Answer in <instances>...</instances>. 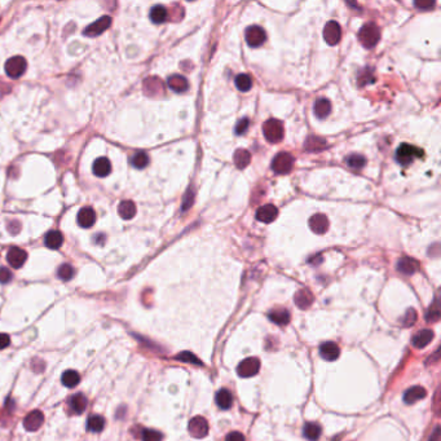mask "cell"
Masks as SVG:
<instances>
[{"mask_svg":"<svg viewBox=\"0 0 441 441\" xmlns=\"http://www.w3.org/2000/svg\"><path fill=\"white\" fill-rule=\"evenodd\" d=\"M440 432H441V430H440V427L438 426V427L435 428V431L432 432L431 436H430V440L428 441H440L441 440Z\"/></svg>","mask_w":441,"mask_h":441,"instance_id":"49","label":"cell"},{"mask_svg":"<svg viewBox=\"0 0 441 441\" xmlns=\"http://www.w3.org/2000/svg\"><path fill=\"white\" fill-rule=\"evenodd\" d=\"M347 165L353 170H361L366 165V159L360 154H352L347 158Z\"/></svg>","mask_w":441,"mask_h":441,"instance_id":"36","label":"cell"},{"mask_svg":"<svg viewBox=\"0 0 441 441\" xmlns=\"http://www.w3.org/2000/svg\"><path fill=\"white\" fill-rule=\"evenodd\" d=\"M268 318L279 326H285L290 322V313L285 308H274V309L269 310Z\"/></svg>","mask_w":441,"mask_h":441,"instance_id":"17","label":"cell"},{"mask_svg":"<svg viewBox=\"0 0 441 441\" xmlns=\"http://www.w3.org/2000/svg\"><path fill=\"white\" fill-rule=\"evenodd\" d=\"M418 269V263L410 258H403L397 262V271H400L401 273L407 274V276H410L413 273L417 272Z\"/></svg>","mask_w":441,"mask_h":441,"instance_id":"24","label":"cell"},{"mask_svg":"<svg viewBox=\"0 0 441 441\" xmlns=\"http://www.w3.org/2000/svg\"><path fill=\"white\" fill-rule=\"evenodd\" d=\"M190 435L196 439H204L208 434V422L204 417H194L188 426Z\"/></svg>","mask_w":441,"mask_h":441,"instance_id":"7","label":"cell"},{"mask_svg":"<svg viewBox=\"0 0 441 441\" xmlns=\"http://www.w3.org/2000/svg\"><path fill=\"white\" fill-rule=\"evenodd\" d=\"M62 383H64V386L69 387V388H72V387H75L80 380V376L79 374L74 370H68L62 374V378H61Z\"/></svg>","mask_w":441,"mask_h":441,"instance_id":"33","label":"cell"},{"mask_svg":"<svg viewBox=\"0 0 441 441\" xmlns=\"http://www.w3.org/2000/svg\"><path fill=\"white\" fill-rule=\"evenodd\" d=\"M176 360H179V361H183V362H190V364H197V365H202V361L197 359V356L193 355L192 352H181L179 355L175 357Z\"/></svg>","mask_w":441,"mask_h":441,"instance_id":"39","label":"cell"},{"mask_svg":"<svg viewBox=\"0 0 441 441\" xmlns=\"http://www.w3.org/2000/svg\"><path fill=\"white\" fill-rule=\"evenodd\" d=\"M414 5H415V7L417 8H419V9H426V10H428V9H431V8H434L435 7V3L434 1H415V3H414Z\"/></svg>","mask_w":441,"mask_h":441,"instance_id":"46","label":"cell"},{"mask_svg":"<svg viewBox=\"0 0 441 441\" xmlns=\"http://www.w3.org/2000/svg\"><path fill=\"white\" fill-rule=\"evenodd\" d=\"M278 215V210L273 204H267V206L259 207L256 211V219L262 223H272Z\"/></svg>","mask_w":441,"mask_h":441,"instance_id":"14","label":"cell"},{"mask_svg":"<svg viewBox=\"0 0 441 441\" xmlns=\"http://www.w3.org/2000/svg\"><path fill=\"white\" fill-rule=\"evenodd\" d=\"M260 370V360L258 357H248L238 365L237 373L242 378H251Z\"/></svg>","mask_w":441,"mask_h":441,"instance_id":"5","label":"cell"},{"mask_svg":"<svg viewBox=\"0 0 441 441\" xmlns=\"http://www.w3.org/2000/svg\"><path fill=\"white\" fill-rule=\"evenodd\" d=\"M225 441H245V436L241 432H231L227 436Z\"/></svg>","mask_w":441,"mask_h":441,"instance_id":"45","label":"cell"},{"mask_svg":"<svg viewBox=\"0 0 441 441\" xmlns=\"http://www.w3.org/2000/svg\"><path fill=\"white\" fill-rule=\"evenodd\" d=\"M216 404L217 407H220V409H223V410L231 409L232 404H233V396H232V393L228 390H225V388L219 391V392L216 393Z\"/></svg>","mask_w":441,"mask_h":441,"instance_id":"26","label":"cell"},{"mask_svg":"<svg viewBox=\"0 0 441 441\" xmlns=\"http://www.w3.org/2000/svg\"><path fill=\"white\" fill-rule=\"evenodd\" d=\"M111 25V18L109 16H103V17L99 18L97 21H95L93 24H91L90 26H87L86 30H84V35L87 36H99L101 35L105 30L110 28Z\"/></svg>","mask_w":441,"mask_h":441,"instance_id":"9","label":"cell"},{"mask_svg":"<svg viewBox=\"0 0 441 441\" xmlns=\"http://www.w3.org/2000/svg\"><path fill=\"white\" fill-rule=\"evenodd\" d=\"M263 132L269 142H279L283 138V126L277 119H269L263 124Z\"/></svg>","mask_w":441,"mask_h":441,"instance_id":"3","label":"cell"},{"mask_svg":"<svg viewBox=\"0 0 441 441\" xmlns=\"http://www.w3.org/2000/svg\"><path fill=\"white\" fill-rule=\"evenodd\" d=\"M233 161H235L236 166H237L238 169L243 170L245 167H247L251 162V154L245 150V149H239L237 152L235 153V157H233Z\"/></svg>","mask_w":441,"mask_h":441,"instance_id":"30","label":"cell"},{"mask_svg":"<svg viewBox=\"0 0 441 441\" xmlns=\"http://www.w3.org/2000/svg\"><path fill=\"white\" fill-rule=\"evenodd\" d=\"M111 171V165L110 161L105 157H101V158H97L93 163V173L99 177H105L110 173Z\"/></svg>","mask_w":441,"mask_h":441,"instance_id":"21","label":"cell"},{"mask_svg":"<svg viewBox=\"0 0 441 441\" xmlns=\"http://www.w3.org/2000/svg\"><path fill=\"white\" fill-rule=\"evenodd\" d=\"M193 196H192V192H188V193H186V196H185V202H184L183 204V210H188V208H189V206L190 204H192V202H193Z\"/></svg>","mask_w":441,"mask_h":441,"instance_id":"48","label":"cell"},{"mask_svg":"<svg viewBox=\"0 0 441 441\" xmlns=\"http://www.w3.org/2000/svg\"><path fill=\"white\" fill-rule=\"evenodd\" d=\"M57 274L62 281H70L74 277V268L70 264H62L59 268Z\"/></svg>","mask_w":441,"mask_h":441,"instance_id":"38","label":"cell"},{"mask_svg":"<svg viewBox=\"0 0 441 441\" xmlns=\"http://www.w3.org/2000/svg\"><path fill=\"white\" fill-rule=\"evenodd\" d=\"M320 355L326 361H335V360H338L339 355H340V349L334 341H326L324 344H321Z\"/></svg>","mask_w":441,"mask_h":441,"instance_id":"13","label":"cell"},{"mask_svg":"<svg viewBox=\"0 0 441 441\" xmlns=\"http://www.w3.org/2000/svg\"><path fill=\"white\" fill-rule=\"evenodd\" d=\"M142 441H162V434L155 430H144Z\"/></svg>","mask_w":441,"mask_h":441,"instance_id":"41","label":"cell"},{"mask_svg":"<svg viewBox=\"0 0 441 441\" xmlns=\"http://www.w3.org/2000/svg\"><path fill=\"white\" fill-rule=\"evenodd\" d=\"M105 427V419L101 415H91L88 418L87 428L91 432H101Z\"/></svg>","mask_w":441,"mask_h":441,"instance_id":"32","label":"cell"},{"mask_svg":"<svg viewBox=\"0 0 441 441\" xmlns=\"http://www.w3.org/2000/svg\"><path fill=\"white\" fill-rule=\"evenodd\" d=\"M380 34L379 29L376 28V25L374 24H366L361 28L359 33V39L361 41V44L365 47V48H373L375 47L376 43L379 41Z\"/></svg>","mask_w":441,"mask_h":441,"instance_id":"2","label":"cell"},{"mask_svg":"<svg viewBox=\"0 0 441 441\" xmlns=\"http://www.w3.org/2000/svg\"><path fill=\"white\" fill-rule=\"evenodd\" d=\"M28 259V254L25 250L20 247H12L9 248V251L7 254V260L9 263V266L14 269H18L24 266L25 262Z\"/></svg>","mask_w":441,"mask_h":441,"instance_id":"11","label":"cell"},{"mask_svg":"<svg viewBox=\"0 0 441 441\" xmlns=\"http://www.w3.org/2000/svg\"><path fill=\"white\" fill-rule=\"evenodd\" d=\"M87 405H88V401L83 393H76L70 397L69 409L72 414H76V415L82 414L87 409Z\"/></svg>","mask_w":441,"mask_h":441,"instance_id":"15","label":"cell"},{"mask_svg":"<svg viewBox=\"0 0 441 441\" xmlns=\"http://www.w3.org/2000/svg\"><path fill=\"white\" fill-rule=\"evenodd\" d=\"M331 111V103L326 99H318L314 103V114L317 115L320 119H325Z\"/></svg>","mask_w":441,"mask_h":441,"instance_id":"28","label":"cell"},{"mask_svg":"<svg viewBox=\"0 0 441 441\" xmlns=\"http://www.w3.org/2000/svg\"><path fill=\"white\" fill-rule=\"evenodd\" d=\"M294 300H295V304L300 309H307L313 303V295L308 289H302L295 294Z\"/></svg>","mask_w":441,"mask_h":441,"instance_id":"19","label":"cell"},{"mask_svg":"<svg viewBox=\"0 0 441 441\" xmlns=\"http://www.w3.org/2000/svg\"><path fill=\"white\" fill-rule=\"evenodd\" d=\"M118 214L121 215V217L124 220H131L136 215V204L132 201H123L118 207Z\"/></svg>","mask_w":441,"mask_h":441,"instance_id":"25","label":"cell"},{"mask_svg":"<svg viewBox=\"0 0 441 441\" xmlns=\"http://www.w3.org/2000/svg\"><path fill=\"white\" fill-rule=\"evenodd\" d=\"M10 343V339L7 334H0V349L7 348Z\"/></svg>","mask_w":441,"mask_h":441,"instance_id":"47","label":"cell"},{"mask_svg":"<svg viewBox=\"0 0 441 441\" xmlns=\"http://www.w3.org/2000/svg\"><path fill=\"white\" fill-rule=\"evenodd\" d=\"M149 163V157L146 153L144 152H138L134 155V158H132V165L138 170H142L145 169Z\"/></svg>","mask_w":441,"mask_h":441,"instance_id":"37","label":"cell"},{"mask_svg":"<svg viewBox=\"0 0 441 441\" xmlns=\"http://www.w3.org/2000/svg\"><path fill=\"white\" fill-rule=\"evenodd\" d=\"M26 68H28L26 60L21 56H14L5 62V72L8 74V76L13 78V79L20 78L25 72Z\"/></svg>","mask_w":441,"mask_h":441,"instance_id":"4","label":"cell"},{"mask_svg":"<svg viewBox=\"0 0 441 441\" xmlns=\"http://www.w3.org/2000/svg\"><path fill=\"white\" fill-rule=\"evenodd\" d=\"M422 157H423V150L414 145L401 144L396 150V161L404 167L413 163L415 158H422Z\"/></svg>","mask_w":441,"mask_h":441,"instance_id":"1","label":"cell"},{"mask_svg":"<svg viewBox=\"0 0 441 441\" xmlns=\"http://www.w3.org/2000/svg\"><path fill=\"white\" fill-rule=\"evenodd\" d=\"M248 124H250L248 118H243V119H241V121L238 122L237 127H236V134L242 135L243 132H246V130L248 128Z\"/></svg>","mask_w":441,"mask_h":441,"instance_id":"44","label":"cell"},{"mask_svg":"<svg viewBox=\"0 0 441 441\" xmlns=\"http://www.w3.org/2000/svg\"><path fill=\"white\" fill-rule=\"evenodd\" d=\"M324 38L326 43L330 45L338 44L341 38L340 26L335 21H330L324 29Z\"/></svg>","mask_w":441,"mask_h":441,"instance_id":"10","label":"cell"},{"mask_svg":"<svg viewBox=\"0 0 441 441\" xmlns=\"http://www.w3.org/2000/svg\"><path fill=\"white\" fill-rule=\"evenodd\" d=\"M236 86L239 91L242 92H247V91L251 90L252 87V80L251 78L247 75V74H241L236 78Z\"/></svg>","mask_w":441,"mask_h":441,"instance_id":"34","label":"cell"},{"mask_svg":"<svg viewBox=\"0 0 441 441\" xmlns=\"http://www.w3.org/2000/svg\"><path fill=\"white\" fill-rule=\"evenodd\" d=\"M434 339V333L428 329H424V330L418 331L417 334L414 335L413 338V345L415 348H424L426 345H428Z\"/></svg>","mask_w":441,"mask_h":441,"instance_id":"20","label":"cell"},{"mask_svg":"<svg viewBox=\"0 0 441 441\" xmlns=\"http://www.w3.org/2000/svg\"><path fill=\"white\" fill-rule=\"evenodd\" d=\"M12 279V272L8 268H0V283H8Z\"/></svg>","mask_w":441,"mask_h":441,"instance_id":"43","label":"cell"},{"mask_svg":"<svg viewBox=\"0 0 441 441\" xmlns=\"http://www.w3.org/2000/svg\"><path fill=\"white\" fill-rule=\"evenodd\" d=\"M96 221V214L91 207H84L78 214V224L82 228H91Z\"/></svg>","mask_w":441,"mask_h":441,"instance_id":"18","label":"cell"},{"mask_svg":"<svg viewBox=\"0 0 441 441\" xmlns=\"http://www.w3.org/2000/svg\"><path fill=\"white\" fill-rule=\"evenodd\" d=\"M169 17V13H167V9L162 5H155L150 10V20L154 22V24H163Z\"/></svg>","mask_w":441,"mask_h":441,"instance_id":"31","label":"cell"},{"mask_svg":"<svg viewBox=\"0 0 441 441\" xmlns=\"http://www.w3.org/2000/svg\"><path fill=\"white\" fill-rule=\"evenodd\" d=\"M334 441H338V439H334Z\"/></svg>","mask_w":441,"mask_h":441,"instance_id":"50","label":"cell"},{"mask_svg":"<svg viewBox=\"0 0 441 441\" xmlns=\"http://www.w3.org/2000/svg\"><path fill=\"white\" fill-rule=\"evenodd\" d=\"M439 318H440V309H439L438 302L435 300L434 305H431V308H430L427 313H426V321H427V322H436Z\"/></svg>","mask_w":441,"mask_h":441,"instance_id":"40","label":"cell"},{"mask_svg":"<svg viewBox=\"0 0 441 441\" xmlns=\"http://www.w3.org/2000/svg\"><path fill=\"white\" fill-rule=\"evenodd\" d=\"M43 421H44L43 413L39 410H34L29 413L24 419V427L30 432L38 431L41 424H43Z\"/></svg>","mask_w":441,"mask_h":441,"instance_id":"12","label":"cell"},{"mask_svg":"<svg viewBox=\"0 0 441 441\" xmlns=\"http://www.w3.org/2000/svg\"><path fill=\"white\" fill-rule=\"evenodd\" d=\"M325 148H326V142L318 137L310 136L307 141H305V149H308L310 152H320V150H322Z\"/></svg>","mask_w":441,"mask_h":441,"instance_id":"35","label":"cell"},{"mask_svg":"<svg viewBox=\"0 0 441 441\" xmlns=\"http://www.w3.org/2000/svg\"><path fill=\"white\" fill-rule=\"evenodd\" d=\"M246 41L250 47H260L266 41V31L260 26H250L245 33Z\"/></svg>","mask_w":441,"mask_h":441,"instance_id":"8","label":"cell"},{"mask_svg":"<svg viewBox=\"0 0 441 441\" xmlns=\"http://www.w3.org/2000/svg\"><path fill=\"white\" fill-rule=\"evenodd\" d=\"M309 227L314 233H317V235H324L329 228L328 217L322 214L313 215V216L309 219Z\"/></svg>","mask_w":441,"mask_h":441,"instance_id":"16","label":"cell"},{"mask_svg":"<svg viewBox=\"0 0 441 441\" xmlns=\"http://www.w3.org/2000/svg\"><path fill=\"white\" fill-rule=\"evenodd\" d=\"M415 321H417V312L414 309H407L403 320L404 326H405V328L413 326V325L415 324Z\"/></svg>","mask_w":441,"mask_h":441,"instance_id":"42","label":"cell"},{"mask_svg":"<svg viewBox=\"0 0 441 441\" xmlns=\"http://www.w3.org/2000/svg\"><path fill=\"white\" fill-rule=\"evenodd\" d=\"M426 395H427V392H426V390H424L423 387L414 386L405 392V395H404V401L407 404H414L417 403V401L422 400V399H424Z\"/></svg>","mask_w":441,"mask_h":441,"instance_id":"22","label":"cell"},{"mask_svg":"<svg viewBox=\"0 0 441 441\" xmlns=\"http://www.w3.org/2000/svg\"><path fill=\"white\" fill-rule=\"evenodd\" d=\"M167 84H169V87L173 91V92L177 93L185 92V91L189 88L188 80H186L183 75L170 76L169 80H167Z\"/></svg>","mask_w":441,"mask_h":441,"instance_id":"23","label":"cell"},{"mask_svg":"<svg viewBox=\"0 0 441 441\" xmlns=\"http://www.w3.org/2000/svg\"><path fill=\"white\" fill-rule=\"evenodd\" d=\"M303 434H304V438L307 439V440L318 441V439H320V436H321L320 424L313 423V422L307 423L305 426H304Z\"/></svg>","mask_w":441,"mask_h":441,"instance_id":"29","label":"cell"},{"mask_svg":"<svg viewBox=\"0 0 441 441\" xmlns=\"http://www.w3.org/2000/svg\"><path fill=\"white\" fill-rule=\"evenodd\" d=\"M293 166L294 158L289 153H279L272 161V170L277 173H289Z\"/></svg>","mask_w":441,"mask_h":441,"instance_id":"6","label":"cell"},{"mask_svg":"<svg viewBox=\"0 0 441 441\" xmlns=\"http://www.w3.org/2000/svg\"><path fill=\"white\" fill-rule=\"evenodd\" d=\"M44 243L47 247L53 248V250H57V248L61 247L62 243H64V237H62L61 232L51 231L49 233H47Z\"/></svg>","mask_w":441,"mask_h":441,"instance_id":"27","label":"cell"}]
</instances>
